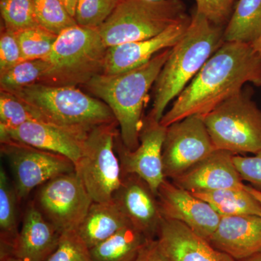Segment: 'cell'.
I'll return each mask as SVG.
<instances>
[{"instance_id": "obj_30", "label": "cell", "mask_w": 261, "mask_h": 261, "mask_svg": "<svg viewBox=\"0 0 261 261\" xmlns=\"http://www.w3.org/2000/svg\"><path fill=\"white\" fill-rule=\"evenodd\" d=\"M23 61L45 59L53 49L58 35L41 27L16 32Z\"/></svg>"}, {"instance_id": "obj_22", "label": "cell", "mask_w": 261, "mask_h": 261, "mask_svg": "<svg viewBox=\"0 0 261 261\" xmlns=\"http://www.w3.org/2000/svg\"><path fill=\"white\" fill-rule=\"evenodd\" d=\"M18 195L6 171L0 168V260L14 256V247L18 239Z\"/></svg>"}, {"instance_id": "obj_26", "label": "cell", "mask_w": 261, "mask_h": 261, "mask_svg": "<svg viewBox=\"0 0 261 261\" xmlns=\"http://www.w3.org/2000/svg\"><path fill=\"white\" fill-rule=\"evenodd\" d=\"M49 64L45 59L23 61L0 73L1 90L13 92L32 84L40 83Z\"/></svg>"}, {"instance_id": "obj_35", "label": "cell", "mask_w": 261, "mask_h": 261, "mask_svg": "<svg viewBox=\"0 0 261 261\" xmlns=\"http://www.w3.org/2000/svg\"><path fill=\"white\" fill-rule=\"evenodd\" d=\"M233 161L243 181L261 191V150L250 157L234 154Z\"/></svg>"}, {"instance_id": "obj_29", "label": "cell", "mask_w": 261, "mask_h": 261, "mask_svg": "<svg viewBox=\"0 0 261 261\" xmlns=\"http://www.w3.org/2000/svg\"><path fill=\"white\" fill-rule=\"evenodd\" d=\"M41 121L37 113L14 94L1 90L0 130L15 129L27 122Z\"/></svg>"}, {"instance_id": "obj_20", "label": "cell", "mask_w": 261, "mask_h": 261, "mask_svg": "<svg viewBox=\"0 0 261 261\" xmlns=\"http://www.w3.org/2000/svg\"><path fill=\"white\" fill-rule=\"evenodd\" d=\"M61 235L33 201L24 214L14 256L23 261H45L58 247Z\"/></svg>"}, {"instance_id": "obj_33", "label": "cell", "mask_w": 261, "mask_h": 261, "mask_svg": "<svg viewBox=\"0 0 261 261\" xmlns=\"http://www.w3.org/2000/svg\"><path fill=\"white\" fill-rule=\"evenodd\" d=\"M238 0H195L196 11L211 23L225 27Z\"/></svg>"}, {"instance_id": "obj_39", "label": "cell", "mask_w": 261, "mask_h": 261, "mask_svg": "<svg viewBox=\"0 0 261 261\" xmlns=\"http://www.w3.org/2000/svg\"><path fill=\"white\" fill-rule=\"evenodd\" d=\"M247 189H248L249 191L251 192L252 195L256 197L257 200L260 202L261 205V191H260V190H256V189L254 188V187L252 186H248V185H247Z\"/></svg>"}, {"instance_id": "obj_25", "label": "cell", "mask_w": 261, "mask_h": 261, "mask_svg": "<svg viewBox=\"0 0 261 261\" xmlns=\"http://www.w3.org/2000/svg\"><path fill=\"white\" fill-rule=\"evenodd\" d=\"M260 35L261 0H238L224 28V42L251 44Z\"/></svg>"}, {"instance_id": "obj_24", "label": "cell", "mask_w": 261, "mask_h": 261, "mask_svg": "<svg viewBox=\"0 0 261 261\" xmlns=\"http://www.w3.org/2000/svg\"><path fill=\"white\" fill-rule=\"evenodd\" d=\"M192 194L207 202L220 216H261L260 202L249 191L245 185L243 187Z\"/></svg>"}, {"instance_id": "obj_16", "label": "cell", "mask_w": 261, "mask_h": 261, "mask_svg": "<svg viewBox=\"0 0 261 261\" xmlns=\"http://www.w3.org/2000/svg\"><path fill=\"white\" fill-rule=\"evenodd\" d=\"M190 21L191 16L188 15L155 37L108 47L103 73L116 74L134 69L172 48L183 37Z\"/></svg>"}, {"instance_id": "obj_18", "label": "cell", "mask_w": 261, "mask_h": 261, "mask_svg": "<svg viewBox=\"0 0 261 261\" xmlns=\"http://www.w3.org/2000/svg\"><path fill=\"white\" fill-rule=\"evenodd\" d=\"M208 242L236 261L250 258L261 252V216H221Z\"/></svg>"}, {"instance_id": "obj_11", "label": "cell", "mask_w": 261, "mask_h": 261, "mask_svg": "<svg viewBox=\"0 0 261 261\" xmlns=\"http://www.w3.org/2000/svg\"><path fill=\"white\" fill-rule=\"evenodd\" d=\"M202 116L193 115L166 128L163 147L165 178L173 179L214 152Z\"/></svg>"}, {"instance_id": "obj_34", "label": "cell", "mask_w": 261, "mask_h": 261, "mask_svg": "<svg viewBox=\"0 0 261 261\" xmlns=\"http://www.w3.org/2000/svg\"><path fill=\"white\" fill-rule=\"evenodd\" d=\"M16 32L2 27L0 34V73L23 61Z\"/></svg>"}, {"instance_id": "obj_42", "label": "cell", "mask_w": 261, "mask_h": 261, "mask_svg": "<svg viewBox=\"0 0 261 261\" xmlns=\"http://www.w3.org/2000/svg\"><path fill=\"white\" fill-rule=\"evenodd\" d=\"M147 1L158 2V1H162V0H147Z\"/></svg>"}, {"instance_id": "obj_21", "label": "cell", "mask_w": 261, "mask_h": 261, "mask_svg": "<svg viewBox=\"0 0 261 261\" xmlns=\"http://www.w3.org/2000/svg\"><path fill=\"white\" fill-rule=\"evenodd\" d=\"M130 223L113 201L105 203L93 202L76 232L91 249Z\"/></svg>"}, {"instance_id": "obj_15", "label": "cell", "mask_w": 261, "mask_h": 261, "mask_svg": "<svg viewBox=\"0 0 261 261\" xmlns=\"http://www.w3.org/2000/svg\"><path fill=\"white\" fill-rule=\"evenodd\" d=\"M113 201L128 222L148 240L157 238L162 220L158 196L148 184L132 173H122L121 186Z\"/></svg>"}, {"instance_id": "obj_41", "label": "cell", "mask_w": 261, "mask_h": 261, "mask_svg": "<svg viewBox=\"0 0 261 261\" xmlns=\"http://www.w3.org/2000/svg\"><path fill=\"white\" fill-rule=\"evenodd\" d=\"M1 261H23L18 257L15 256H9L5 257V258L1 259Z\"/></svg>"}, {"instance_id": "obj_9", "label": "cell", "mask_w": 261, "mask_h": 261, "mask_svg": "<svg viewBox=\"0 0 261 261\" xmlns=\"http://www.w3.org/2000/svg\"><path fill=\"white\" fill-rule=\"evenodd\" d=\"M34 202L57 231L63 233L76 231L93 201L74 171L39 187Z\"/></svg>"}, {"instance_id": "obj_13", "label": "cell", "mask_w": 261, "mask_h": 261, "mask_svg": "<svg viewBox=\"0 0 261 261\" xmlns=\"http://www.w3.org/2000/svg\"><path fill=\"white\" fill-rule=\"evenodd\" d=\"M158 200L163 219L179 221L207 241L219 226L221 216L207 202L167 178L159 187Z\"/></svg>"}, {"instance_id": "obj_7", "label": "cell", "mask_w": 261, "mask_h": 261, "mask_svg": "<svg viewBox=\"0 0 261 261\" xmlns=\"http://www.w3.org/2000/svg\"><path fill=\"white\" fill-rule=\"evenodd\" d=\"M252 94L243 89L203 117L216 149L234 154L261 150V111Z\"/></svg>"}, {"instance_id": "obj_19", "label": "cell", "mask_w": 261, "mask_h": 261, "mask_svg": "<svg viewBox=\"0 0 261 261\" xmlns=\"http://www.w3.org/2000/svg\"><path fill=\"white\" fill-rule=\"evenodd\" d=\"M156 239L171 261H236L174 220L163 218Z\"/></svg>"}, {"instance_id": "obj_36", "label": "cell", "mask_w": 261, "mask_h": 261, "mask_svg": "<svg viewBox=\"0 0 261 261\" xmlns=\"http://www.w3.org/2000/svg\"><path fill=\"white\" fill-rule=\"evenodd\" d=\"M136 261H171L163 251L157 239L149 240Z\"/></svg>"}, {"instance_id": "obj_28", "label": "cell", "mask_w": 261, "mask_h": 261, "mask_svg": "<svg viewBox=\"0 0 261 261\" xmlns=\"http://www.w3.org/2000/svg\"><path fill=\"white\" fill-rule=\"evenodd\" d=\"M34 5L39 25L56 35L77 25L61 0H34Z\"/></svg>"}, {"instance_id": "obj_1", "label": "cell", "mask_w": 261, "mask_h": 261, "mask_svg": "<svg viewBox=\"0 0 261 261\" xmlns=\"http://www.w3.org/2000/svg\"><path fill=\"white\" fill-rule=\"evenodd\" d=\"M251 82L261 87V60L251 44L224 42L207 60L195 78L161 118L170 125L190 116L205 117Z\"/></svg>"}, {"instance_id": "obj_40", "label": "cell", "mask_w": 261, "mask_h": 261, "mask_svg": "<svg viewBox=\"0 0 261 261\" xmlns=\"http://www.w3.org/2000/svg\"><path fill=\"white\" fill-rule=\"evenodd\" d=\"M243 261H261V252Z\"/></svg>"}, {"instance_id": "obj_14", "label": "cell", "mask_w": 261, "mask_h": 261, "mask_svg": "<svg viewBox=\"0 0 261 261\" xmlns=\"http://www.w3.org/2000/svg\"><path fill=\"white\" fill-rule=\"evenodd\" d=\"M89 132L65 128L47 122L33 121L15 129L0 130V136L1 142L14 141L60 154L70 159L75 166L83 154Z\"/></svg>"}, {"instance_id": "obj_4", "label": "cell", "mask_w": 261, "mask_h": 261, "mask_svg": "<svg viewBox=\"0 0 261 261\" xmlns=\"http://www.w3.org/2000/svg\"><path fill=\"white\" fill-rule=\"evenodd\" d=\"M10 93L27 103L41 121L65 128L89 132L116 121L106 103L77 87L37 83Z\"/></svg>"}, {"instance_id": "obj_32", "label": "cell", "mask_w": 261, "mask_h": 261, "mask_svg": "<svg viewBox=\"0 0 261 261\" xmlns=\"http://www.w3.org/2000/svg\"><path fill=\"white\" fill-rule=\"evenodd\" d=\"M45 261H92L90 250L76 231L61 233L56 250Z\"/></svg>"}, {"instance_id": "obj_12", "label": "cell", "mask_w": 261, "mask_h": 261, "mask_svg": "<svg viewBox=\"0 0 261 261\" xmlns=\"http://www.w3.org/2000/svg\"><path fill=\"white\" fill-rule=\"evenodd\" d=\"M166 128L149 116L143 118L140 134V145L135 150L127 149L120 137L116 149L122 173H132L145 180L158 196L159 187L164 181L163 147Z\"/></svg>"}, {"instance_id": "obj_37", "label": "cell", "mask_w": 261, "mask_h": 261, "mask_svg": "<svg viewBox=\"0 0 261 261\" xmlns=\"http://www.w3.org/2000/svg\"><path fill=\"white\" fill-rule=\"evenodd\" d=\"M61 3L65 5L70 14L75 17V9H76L77 0H61Z\"/></svg>"}, {"instance_id": "obj_6", "label": "cell", "mask_w": 261, "mask_h": 261, "mask_svg": "<svg viewBox=\"0 0 261 261\" xmlns=\"http://www.w3.org/2000/svg\"><path fill=\"white\" fill-rule=\"evenodd\" d=\"M187 16L181 0H121L98 30L106 45L114 47L155 37Z\"/></svg>"}, {"instance_id": "obj_3", "label": "cell", "mask_w": 261, "mask_h": 261, "mask_svg": "<svg viewBox=\"0 0 261 261\" xmlns=\"http://www.w3.org/2000/svg\"><path fill=\"white\" fill-rule=\"evenodd\" d=\"M224 28L194 11L186 32L171 48L154 82L149 117L161 121L169 103L181 94L207 60L224 44Z\"/></svg>"}, {"instance_id": "obj_23", "label": "cell", "mask_w": 261, "mask_h": 261, "mask_svg": "<svg viewBox=\"0 0 261 261\" xmlns=\"http://www.w3.org/2000/svg\"><path fill=\"white\" fill-rule=\"evenodd\" d=\"M148 239L132 225L90 250L92 261H136Z\"/></svg>"}, {"instance_id": "obj_8", "label": "cell", "mask_w": 261, "mask_h": 261, "mask_svg": "<svg viewBox=\"0 0 261 261\" xmlns=\"http://www.w3.org/2000/svg\"><path fill=\"white\" fill-rule=\"evenodd\" d=\"M117 121L92 128L87 135L84 152L75 165V173L94 202H112L121 186V162L116 152L119 135Z\"/></svg>"}, {"instance_id": "obj_38", "label": "cell", "mask_w": 261, "mask_h": 261, "mask_svg": "<svg viewBox=\"0 0 261 261\" xmlns=\"http://www.w3.org/2000/svg\"><path fill=\"white\" fill-rule=\"evenodd\" d=\"M251 46L261 60V35L255 42L251 44Z\"/></svg>"}, {"instance_id": "obj_5", "label": "cell", "mask_w": 261, "mask_h": 261, "mask_svg": "<svg viewBox=\"0 0 261 261\" xmlns=\"http://www.w3.org/2000/svg\"><path fill=\"white\" fill-rule=\"evenodd\" d=\"M108 47L98 29L77 25L57 37L49 56V67L40 83L78 87L103 73Z\"/></svg>"}, {"instance_id": "obj_27", "label": "cell", "mask_w": 261, "mask_h": 261, "mask_svg": "<svg viewBox=\"0 0 261 261\" xmlns=\"http://www.w3.org/2000/svg\"><path fill=\"white\" fill-rule=\"evenodd\" d=\"M0 13L3 27L13 32L40 27L34 0H0Z\"/></svg>"}, {"instance_id": "obj_31", "label": "cell", "mask_w": 261, "mask_h": 261, "mask_svg": "<svg viewBox=\"0 0 261 261\" xmlns=\"http://www.w3.org/2000/svg\"><path fill=\"white\" fill-rule=\"evenodd\" d=\"M121 0H77L75 20L82 27L99 29Z\"/></svg>"}, {"instance_id": "obj_17", "label": "cell", "mask_w": 261, "mask_h": 261, "mask_svg": "<svg viewBox=\"0 0 261 261\" xmlns=\"http://www.w3.org/2000/svg\"><path fill=\"white\" fill-rule=\"evenodd\" d=\"M234 154L216 149L171 181L192 193L243 187L245 184L233 163Z\"/></svg>"}, {"instance_id": "obj_2", "label": "cell", "mask_w": 261, "mask_h": 261, "mask_svg": "<svg viewBox=\"0 0 261 261\" xmlns=\"http://www.w3.org/2000/svg\"><path fill=\"white\" fill-rule=\"evenodd\" d=\"M171 48L161 51L150 61L123 73L96 75L86 88L111 110L120 128L123 145L135 150L140 145L144 108L149 92L167 61Z\"/></svg>"}, {"instance_id": "obj_10", "label": "cell", "mask_w": 261, "mask_h": 261, "mask_svg": "<svg viewBox=\"0 0 261 261\" xmlns=\"http://www.w3.org/2000/svg\"><path fill=\"white\" fill-rule=\"evenodd\" d=\"M1 152L9 163L19 202L51 178L75 171L68 158L14 141L1 142Z\"/></svg>"}]
</instances>
